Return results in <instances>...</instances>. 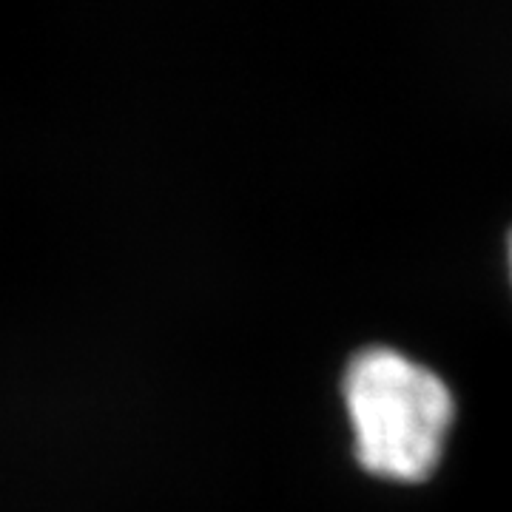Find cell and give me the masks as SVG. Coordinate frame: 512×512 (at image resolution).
<instances>
[{
    "label": "cell",
    "instance_id": "6da1fadb",
    "mask_svg": "<svg viewBox=\"0 0 512 512\" xmlns=\"http://www.w3.org/2000/svg\"><path fill=\"white\" fill-rule=\"evenodd\" d=\"M342 399L353 456L370 476L421 484L439 470L456 421V396L433 367L387 345L350 356Z\"/></svg>",
    "mask_w": 512,
    "mask_h": 512
},
{
    "label": "cell",
    "instance_id": "7a4b0ae2",
    "mask_svg": "<svg viewBox=\"0 0 512 512\" xmlns=\"http://www.w3.org/2000/svg\"><path fill=\"white\" fill-rule=\"evenodd\" d=\"M507 259H510V279H512V234H510V245H507Z\"/></svg>",
    "mask_w": 512,
    "mask_h": 512
}]
</instances>
